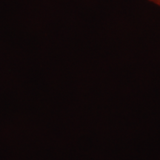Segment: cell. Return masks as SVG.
<instances>
[{
	"label": "cell",
	"instance_id": "cell-1",
	"mask_svg": "<svg viewBox=\"0 0 160 160\" xmlns=\"http://www.w3.org/2000/svg\"><path fill=\"white\" fill-rule=\"evenodd\" d=\"M148 1H149L150 2L154 4V5L160 7V0H148Z\"/></svg>",
	"mask_w": 160,
	"mask_h": 160
}]
</instances>
